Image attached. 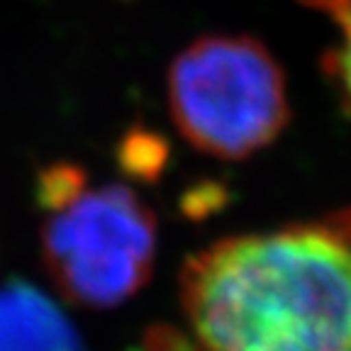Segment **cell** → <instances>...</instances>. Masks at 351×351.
I'll return each mask as SVG.
<instances>
[{
	"mask_svg": "<svg viewBox=\"0 0 351 351\" xmlns=\"http://www.w3.org/2000/svg\"><path fill=\"white\" fill-rule=\"evenodd\" d=\"M0 351H86L61 307L27 280L0 285Z\"/></svg>",
	"mask_w": 351,
	"mask_h": 351,
	"instance_id": "obj_4",
	"label": "cell"
},
{
	"mask_svg": "<svg viewBox=\"0 0 351 351\" xmlns=\"http://www.w3.org/2000/svg\"><path fill=\"white\" fill-rule=\"evenodd\" d=\"M181 305L203 351H351V217L217 241Z\"/></svg>",
	"mask_w": 351,
	"mask_h": 351,
	"instance_id": "obj_1",
	"label": "cell"
},
{
	"mask_svg": "<svg viewBox=\"0 0 351 351\" xmlns=\"http://www.w3.org/2000/svg\"><path fill=\"white\" fill-rule=\"evenodd\" d=\"M44 213L42 263L69 302L112 310L152 278L156 219L132 188L83 183Z\"/></svg>",
	"mask_w": 351,
	"mask_h": 351,
	"instance_id": "obj_3",
	"label": "cell"
},
{
	"mask_svg": "<svg viewBox=\"0 0 351 351\" xmlns=\"http://www.w3.org/2000/svg\"><path fill=\"white\" fill-rule=\"evenodd\" d=\"M305 3L322 12L335 29L327 64L329 73L351 108V0H305Z\"/></svg>",
	"mask_w": 351,
	"mask_h": 351,
	"instance_id": "obj_5",
	"label": "cell"
},
{
	"mask_svg": "<svg viewBox=\"0 0 351 351\" xmlns=\"http://www.w3.org/2000/svg\"><path fill=\"white\" fill-rule=\"evenodd\" d=\"M161 159H164V152L159 149V142H154V139H149V137H139L137 142H134V149L125 152V164L132 161L130 169L134 171V173H142L144 169H147L149 173H154V171L159 169Z\"/></svg>",
	"mask_w": 351,
	"mask_h": 351,
	"instance_id": "obj_6",
	"label": "cell"
},
{
	"mask_svg": "<svg viewBox=\"0 0 351 351\" xmlns=\"http://www.w3.org/2000/svg\"><path fill=\"white\" fill-rule=\"evenodd\" d=\"M169 105L183 137L217 159H247L288 120L278 64L244 37H208L183 49L169 73Z\"/></svg>",
	"mask_w": 351,
	"mask_h": 351,
	"instance_id": "obj_2",
	"label": "cell"
}]
</instances>
